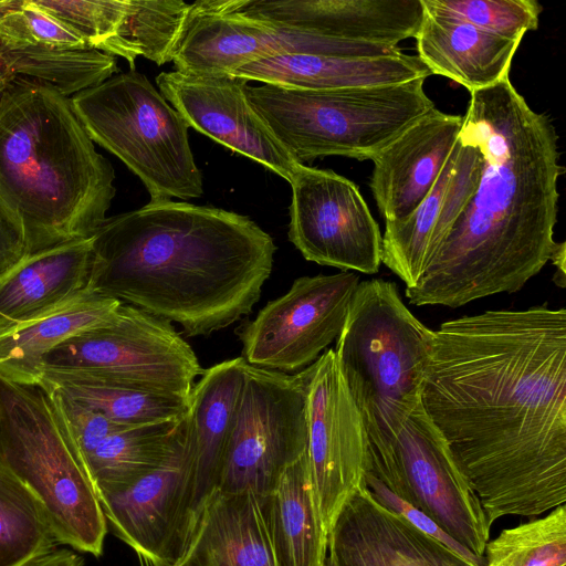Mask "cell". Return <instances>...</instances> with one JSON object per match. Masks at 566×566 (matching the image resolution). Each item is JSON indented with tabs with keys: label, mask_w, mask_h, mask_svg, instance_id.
<instances>
[{
	"label": "cell",
	"mask_w": 566,
	"mask_h": 566,
	"mask_svg": "<svg viewBox=\"0 0 566 566\" xmlns=\"http://www.w3.org/2000/svg\"><path fill=\"white\" fill-rule=\"evenodd\" d=\"M421 405L488 524L566 502V310H489L433 331Z\"/></svg>",
	"instance_id": "6da1fadb"
},
{
	"label": "cell",
	"mask_w": 566,
	"mask_h": 566,
	"mask_svg": "<svg viewBox=\"0 0 566 566\" xmlns=\"http://www.w3.org/2000/svg\"><path fill=\"white\" fill-rule=\"evenodd\" d=\"M461 133L483 165L478 187L406 297L451 308L520 291L549 261L558 213V135L506 76L470 92Z\"/></svg>",
	"instance_id": "7a4b0ae2"
},
{
	"label": "cell",
	"mask_w": 566,
	"mask_h": 566,
	"mask_svg": "<svg viewBox=\"0 0 566 566\" xmlns=\"http://www.w3.org/2000/svg\"><path fill=\"white\" fill-rule=\"evenodd\" d=\"M91 237L88 287L178 323L190 337L250 314L276 251L247 216L172 200L106 218Z\"/></svg>",
	"instance_id": "3957f363"
},
{
	"label": "cell",
	"mask_w": 566,
	"mask_h": 566,
	"mask_svg": "<svg viewBox=\"0 0 566 566\" xmlns=\"http://www.w3.org/2000/svg\"><path fill=\"white\" fill-rule=\"evenodd\" d=\"M115 171L70 97L24 77L0 94V208L22 228L27 254L90 238L115 197Z\"/></svg>",
	"instance_id": "277c9868"
},
{
	"label": "cell",
	"mask_w": 566,
	"mask_h": 566,
	"mask_svg": "<svg viewBox=\"0 0 566 566\" xmlns=\"http://www.w3.org/2000/svg\"><path fill=\"white\" fill-rule=\"evenodd\" d=\"M0 463L39 500L59 544L98 557L107 522L53 394L0 375Z\"/></svg>",
	"instance_id": "5b68a950"
},
{
	"label": "cell",
	"mask_w": 566,
	"mask_h": 566,
	"mask_svg": "<svg viewBox=\"0 0 566 566\" xmlns=\"http://www.w3.org/2000/svg\"><path fill=\"white\" fill-rule=\"evenodd\" d=\"M424 78L337 90L247 86L248 101L298 164L325 156L373 160L434 108Z\"/></svg>",
	"instance_id": "8992f818"
},
{
	"label": "cell",
	"mask_w": 566,
	"mask_h": 566,
	"mask_svg": "<svg viewBox=\"0 0 566 566\" xmlns=\"http://www.w3.org/2000/svg\"><path fill=\"white\" fill-rule=\"evenodd\" d=\"M432 338L394 282H359L334 352L367 439L391 434L421 401Z\"/></svg>",
	"instance_id": "52a82bcc"
},
{
	"label": "cell",
	"mask_w": 566,
	"mask_h": 566,
	"mask_svg": "<svg viewBox=\"0 0 566 566\" xmlns=\"http://www.w3.org/2000/svg\"><path fill=\"white\" fill-rule=\"evenodd\" d=\"M91 139L120 159L151 202L203 193L188 124L149 80L130 69L70 98Z\"/></svg>",
	"instance_id": "ba28073f"
},
{
	"label": "cell",
	"mask_w": 566,
	"mask_h": 566,
	"mask_svg": "<svg viewBox=\"0 0 566 566\" xmlns=\"http://www.w3.org/2000/svg\"><path fill=\"white\" fill-rule=\"evenodd\" d=\"M203 369L170 322L122 304L106 325L76 334L49 352L41 375L88 379L189 399Z\"/></svg>",
	"instance_id": "9c48e42d"
},
{
	"label": "cell",
	"mask_w": 566,
	"mask_h": 566,
	"mask_svg": "<svg viewBox=\"0 0 566 566\" xmlns=\"http://www.w3.org/2000/svg\"><path fill=\"white\" fill-rule=\"evenodd\" d=\"M484 559L491 526L421 401L388 436L367 439L366 471Z\"/></svg>",
	"instance_id": "30bf717a"
},
{
	"label": "cell",
	"mask_w": 566,
	"mask_h": 566,
	"mask_svg": "<svg viewBox=\"0 0 566 566\" xmlns=\"http://www.w3.org/2000/svg\"><path fill=\"white\" fill-rule=\"evenodd\" d=\"M306 449V391L300 373L247 363L216 491L269 495Z\"/></svg>",
	"instance_id": "8fae6325"
},
{
	"label": "cell",
	"mask_w": 566,
	"mask_h": 566,
	"mask_svg": "<svg viewBox=\"0 0 566 566\" xmlns=\"http://www.w3.org/2000/svg\"><path fill=\"white\" fill-rule=\"evenodd\" d=\"M358 284L350 271L296 279L235 329L243 359L285 374L310 366L339 336Z\"/></svg>",
	"instance_id": "7c38bea8"
},
{
	"label": "cell",
	"mask_w": 566,
	"mask_h": 566,
	"mask_svg": "<svg viewBox=\"0 0 566 566\" xmlns=\"http://www.w3.org/2000/svg\"><path fill=\"white\" fill-rule=\"evenodd\" d=\"M298 373L306 391L310 479L327 536L340 509L364 485L367 433L334 349Z\"/></svg>",
	"instance_id": "4fadbf2b"
},
{
	"label": "cell",
	"mask_w": 566,
	"mask_h": 566,
	"mask_svg": "<svg viewBox=\"0 0 566 566\" xmlns=\"http://www.w3.org/2000/svg\"><path fill=\"white\" fill-rule=\"evenodd\" d=\"M287 54L358 56L360 45L251 18L237 10L235 0H198L189 4L171 62L180 73L221 76Z\"/></svg>",
	"instance_id": "5bb4252c"
},
{
	"label": "cell",
	"mask_w": 566,
	"mask_h": 566,
	"mask_svg": "<svg viewBox=\"0 0 566 566\" xmlns=\"http://www.w3.org/2000/svg\"><path fill=\"white\" fill-rule=\"evenodd\" d=\"M289 239L319 265L375 274L382 234L356 184L300 164L292 180Z\"/></svg>",
	"instance_id": "9a60e30c"
},
{
	"label": "cell",
	"mask_w": 566,
	"mask_h": 566,
	"mask_svg": "<svg viewBox=\"0 0 566 566\" xmlns=\"http://www.w3.org/2000/svg\"><path fill=\"white\" fill-rule=\"evenodd\" d=\"M0 70L7 83L24 77L72 97L113 76L117 63L33 0H0Z\"/></svg>",
	"instance_id": "2e32d148"
},
{
	"label": "cell",
	"mask_w": 566,
	"mask_h": 566,
	"mask_svg": "<svg viewBox=\"0 0 566 566\" xmlns=\"http://www.w3.org/2000/svg\"><path fill=\"white\" fill-rule=\"evenodd\" d=\"M185 431L169 457L134 482L97 493L107 525L148 566H174L191 533Z\"/></svg>",
	"instance_id": "e0dca14e"
},
{
	"label": "cell",
	"mask_w": 566,
	"mask_h": 566,
	"mask_svg": "<svg viewBox=\"0 0 566 566\" xmlns=\"http://www.w3.org/2000/svg\"><path fill=\"white\" fill-rule=\"evenodd\" d=\"M159 92L189 127L291 182L297 167L248 101V81L177 71L156 77Z\"/></svg>",
	"instance_id": "ac0fdd59"
},
{
	"label": "cell",
	"mask_w": 566,
	"mask_h": 566,
	"mask_svg": "<svg viewBox=\"0 0 566 566\" xmlns=\"http://www.w3.org/2000/svg\"><path fill=\"white\" fill-rule=\"evenodd\" d=\"M327 566H476L375 501L363 485L327 535Z\"/></svg>",
	"instance_id": "d6986e66"
},
{
	"label": "cell",
	"mask_w": 566,
	"mask_h": 566,
	"mask_svg": "<svg viewBox=\"0 0 566 566\" xmlns=\"http://www.w3.org/2000/svg\"><path fill=\"white\" fill-rule=\"evenodd\" d=\"M235 7L283 29L390 48L415 38L423 15L421 0H235Z\"/></svg>",
	"instance_id": "ffe728a7"
},
{
	"label": "cell",
	"mask_w": 566,
	"mask_h": 566,
	"mask_svg": "<svg viewBox=\"0 0 566 566\" xmlns=\"http://www.w3.org/2000/svg\"><path fill=\"white\" fill-rule=\"evenodd\" d=\"M462 127V116L436 107L406 128L374 159L370 190L385 222L412 213L431 191Z\"/></svg>",
	"instance_id": "44dd1931"
},
{
	"label": "cell",
	"mask_w": 566,
	"mask_h": 566,
	"mask_svg": "<svg viewBox=\"0 0 566 566\" xmlns=\"http://www.w3.org/2000/svg\"><path fill=\"white\" fill-rule=\"evenodd\" d=\"M174 566H281L268 495L214 491Z\"/></svg>",
	"instance_id": "7402d4cb"
},
{
	"label": "cell",
	"mask_w": 566,
	"mask_h": 566,
	"mask_svg": "<svg viewBox=\"0 0 566 566\" xmlns=\"http://www.w3.org/2000/svg\"><path fill=\"white\" fill-rule=\"evenodd\" d=\"M245 365L242 356L213 365L203 370L190 392L185 447L191 532L203 504L219 484Z\"/></svg>",
	"instance_id": "603a6c76"
},
{
	"label": "cell",
	"mask_w": 566,
	"mask_h": 566,
	"mask_svg": "<svg viewBox=\"0 0 566 566\" xmlns=\"http://www.w3.org/2000/svg\"><path fill=\"white\" fill-rule=\"evenodd\" d=\"M92 237L27 254L0 277V333L67 304L88 290Z\"/></svg>",
	"instance_id": "cb8c5ba5"
},
{
	"label": "cell",
	"mask_w": 566,
	"mask_h": 566,
	"mask_svg": "<svg viewBox=\"0 0 566 566\" xmlns=\"http://www.w3.org/2000/svg\"><path fill=\"white\" fill-rule=\"evenodd\" d=\"M233 76L286 87L337 90L395 85L431 74L417 55L366 57L287 54L250 63Z\"/></svg>",
	"instance_id": "d4e9b609"
},
{
	"label": "cell",
	"mask_w": 566,
	"mask_h": 566,
	"mask_svg": "<svg viewBox=\"0 0 566 566\" xmlns=\"http://www.w3.org/2000/svg\"><path fill=\"white\" fill-rule=\"evenodd\" d=\"M415 39L417 56L431 74L446 76L469 92L490 87L509 76L522 42L424 9Z\"/></svg>",
	"instance_id": "484cf974"
},
{
	"label": "cell",
	"mask_w": 566,
	"mask_h": 566,
	"mask_svg": "<svg viewBox=\"0 0 566 566\" xmlns=\"http://www.w3.org/2000/svg\"><path fill=\"white\" fill-rule=\"evenodd\" d=\"M123 303L92 291L29 323L0 333V375L33 384L43 357L67 338L112 322Z\"/></svg>",
	"instance_id": "4316f807"
},
{
	"label": "cell",
	"mask_w": 566,
	"mask_h": 566,
	"mask_svg": "<svg viewBox=\"0 0 566 566\" xmlns=\"http://www.w3.org/2000/svg\"><path fill=\"white\" fill-rule=\"evenodd\" d=\"M268 500L280 565L325 566L327 536L318 517L306 453L283 472Z\"/></svg>",
	"instance_id": "83f0119b"
},
{
	"label": "cell",
	"mask_w": 566,
	"mask_h": 566,
	"mask_svg": "<svg viewBox=\"0 0 566 566\" xmlns=\"http://www.w3.org/2000/svg\"><path fill=\"white\" fill-rule=\"evenodd\" d=\"M186 416L106 437L82 462L95 493L127 485L160 465L181 438Z\"/></svg>",
	"instance_id": "f1b7e54d"
},
{
	"label": "cell",
	"mask_w": 566,
	"mask_h": 566,
	"mask_svg": "<svg viewBox=\"0 0 566 566\" xmlns=\"http://www.w3.org/2000/svg\"><path fill=\"white\" fill-rule=\"evenodd\" d=\"M38 382L125 427L181 419L188 411L189 399L164 392L51 374Z\"/></svg>",
	"instance_id": "f546056e"
},
{
	"label": "cell",
	"mask_w": 566,
	"mask_h": 566,
	"mask_svg": "<svg viewBox=\"0 0 566 566\" xmlns=\"http://www.w3.org/2000/svg\"><path fill=\"white\" fill-rule=\"evenodd\" d=\"M188 8L182 0H128L125 20L104 53L125 59L130 69L138 56L157 65L171 62Z\"/></svg>",
	"instance_id": "4dcf8cb0"
},
{
	"label": "cell",
	"mask_w": 566,
	"mask_h": 566,
	"mask_svg": "<svg viewBox=\"0 0 566 566\" xmlns=\"http://www.w3.org/2000/svg\"><path fill=\"white\" fill-rule=\"evenodd\" d=\"M57 545L39 500L0 464V566H21Z\"/></svg>",
	"instance_id": "1f68e13d"
},
{
	"label": "cell",
	"mask_w": 566,
	"mask_h": 566,
	"mask_svg": "<svg viewBox=\"0 0 566 566\" xmlns=\"http://www.w3.org/2000/svg\"><path fill=\"white\" fill-rule=\"evenodd\" d=\"M485 566H566V506L503 528L489 539Z\"/></svg>",
	"instance_id": "d6a6232c"
},
{
	"label": "cell",
	"mask_w": 566,
	"mask_h": 566,
	"mask_svg": "<svg viewBox=\"0 0 566 566\" xmlns=\"http://www.w3.org/2000/svg\"><path fill=\"white\" fill-rule=\"evenodd\" d=\"M426 11L468 22L493 34L522 40L538 28L542 4L536 0H421Z\"/></svg>",
	"instance_id": "836d02e7"
},
{
	"label": "cell",
	"mask_w": 566,
	"mask_h": 566,
	"mask_svg": "<svg viewBox=\"0 0 566 566\" xmlns=\"http://www.w3.org/2000/svg\"><path fill=\"white\" fill-rule=\"evenodd\" d=\"M45 13L56 19L91 49L104 53L123 24L128 0H33Z\"/></svg>",
	"instance_id": "e575fe53"
},
{
	"label": "cell",
	"mask_w": 566,
	"mask_h": 566,
	"mask_svg": "<svg viewBox=\"0 0 566 566\" xmlns=\"http://www.w3.org/2000/svg\"><path fill=\"white\" fill-rule=\"evenodd\" d=\"M364 486L371 497L382 506L403 517L421 533L437 539L462 558L476 566H485V559L479 558L471 551L451 537L436 521L419 509L391 493L373 475L365 473Z\"/></svg>",
	"instance_id": "d590c367"
},
{
	"label": "cell",
	"mask_w": 566,
	"mask_h": 566,
	"mask_svg": "<svg viewBox=\"0 0 566 566\" xmlns=\"http://www.w3.org/2000/svg\"><path fill=\"white\" fill-rule=\"evenodd\" d=\"M27 255L20 224L0 208V277Z\"/></svg>",
	"instance_id": "8d00e7d4"
},
{
	"label": "cell",
	"mask_w": 566,
	"mask_h": 566,
	"mask_svg": "<svg viewBox=\"0 0 566 566\" xmlns=\"http://www.w3.org/2000/svg\"><path fill=\"white\" fill-rule=\"evenodd\" d=\"M84 559L69 548H53L42 553L21 566H83Z\"/></svg>",
	"instance_id": "74e56055"
},
{
	"label": "cell",
	"mask_w": 566,
	"mask_h": 566,
	"mask_svg": "<svg viewBox=\"0 0 566 566\" xmlns=\"http://www.w3.org/2000/svg\"><path fill=\"white\" fill-rule=\"evenodd\" d=\"M549 261L556 268V273L554 274V282L559 287H565L566 285V275H565V261H566V247L565 242H556L553 252L551 254Z\"/></svg>",
	"instance_id": "f35d334b"
},
{
	"label": "cell",
	"mask_w": 566,
	"mask_h": 566,
	"mask_svg": "<svg viewBox=\"0 0 566 566\" xmlns=\"http://www.w3.org/2000/svg\"><path fill=\"white\" fill-rule=\"evenodd\" d=\"M6 84H7V82H6V80H4L3 75H2L1 70H0V94L3 91Z\"/></svg>",
	"instance_id": "ab89813d"
},
{
	"label": "cell",
	"mask_w": 566,
	"mask_h": 566,
	"mask_svg": "<svg viewBox=\"0 0 566 566\" xmlns=\"http://www.w3.org/2000/svg\"><path fill=\"white\" fill-rule=\"evenodd\" d=\"M325 566H327V565H325Z\"/></svg>",
	"instance_id": "60d3db41"
},
{
	"label": "cell",
	"mask_w": 566,
	"mask_h": 566,
	"mask_svg": "<svg viewBox=\"0 0 566 566\" xmlns=\"http://www.w3.org/2000/svg\"><path fill=\"white\" fill-rule=\"evenodd\" d=\"M1 464V463H0Z\"/></svg>",
	"instance_id": "b9f144b4"
}]
</instances>
